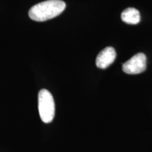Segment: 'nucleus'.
I'll return each mask as SVG.
<instances>
[{"mask_svg":"<svg viewBox=\"0 0 152 152\" xmlns=\"http://www.w3.org/2000/svg\"><path fill=\"white\" fill-rule=\"evenodd\" d=\"M66 9V3L62 0H47L34 5L28 15L32 20L43 22L60 15Z\"/></svg>","mask_w":152,"mask_h":152,"instance_id":"obj_1","label":"nucleus"},{"mask_svg":"<svg viewBox=\"0 0 152 152\" xmlns=\"http://www.w3.org/2000/svg\"><path fill=\"white\" fill-rule=\"evenodd\" d=\"M38 110L44 123L52 122L55 115V103L52 94L45 89H42L38 93Z\"/></svg>","mask_w":152,"mask_h":152,"instance_id":"obj_2","label":"nucleus"},{"mask_svg":"<svg viewBox=\"0 0 152 152\" xmlns=\"http://www.w3.org/2000/svg\"><path fill=\"white\" fill-rule=\"evenodd\" d=\"M147 68V57L143 53H138L123 64V71L130 75L143 73Z\"/></svg>","mask_w":152,"mask_h":152,"instance_id":"obj_3","label":"nucleus"},{"mask_svg":"<svg viewBox=\"0 0 152 152\" xmlns=\"http://www.w3.org/2000/svg\"><path fill=\"white\" fill-rule=\"evenodd\" d=\"M116 57V52L111 47H108L101 51L96 58V65L98 68L105 69L113 64Z\"/></svg>","mask_w":152,"mask_h":152,"instance_id":"obj_4","label":"nucleus"},{"mask_svg":"<svg viewBox=\"0 0 152 152\" xmlns=\"http://www.w3.org/2000/svg\"><path fill=\"white\" fill-rule=\"evenodd\" d=\"M121 19L123 22L130 25H136L140 22V11L134 8L125 9L121 14Z\"/></svg>","mask_w":152,"mask_h":152,"instance_id":"obj_5","label":"nucleus"}]
</instances>
